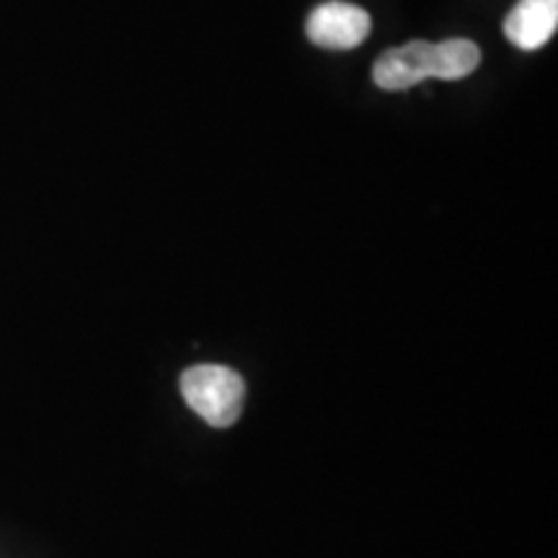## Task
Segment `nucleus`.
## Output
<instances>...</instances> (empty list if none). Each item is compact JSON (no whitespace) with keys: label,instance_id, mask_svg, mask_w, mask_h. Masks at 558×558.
<instances>
[{"label":"nucleus","instance_id":"1","mask_svg":"<svg viewBox=\"0 0 558 558\" xmlns=\"http://www.w3.org/2000/svg\"><path fill=\"white\" fill-rule=\"evenodd\" d=\"M481 62V50L471 39L432 41L414 39L403 47L383 52L375 60L373 81L383 90H407L427 78L460 81L469 78Z\"/></svg>","mask_w":558,"mask_h":558},{"label":"nucleus","instance_id":"2","mask_svg":"<svg viewBox=\"0 0 558 558\" xmlns=\"http://www.w3.org/2000/svg\"><path fill=\"white\" fill-rule=\"evenodd\" d=\"M181 396L213 427H230L241 418L246 383L235 369L197 365L181 375Z\"/></svg>","mask_w":558,"mask_h":558},{"label":"nucleus","instance_id":"3","mask_svg":"<svg viewBox=\"0 0 558 558\" xmlns=\"http://www.w3.org/2000/svg\"><path fill=\"white\" fill-rule=\"evenodd\" d=\"M369 29H373L369 13L344 0L320 3L305 21L308 39L324 50H354L369 37Z\"/></svg>","mask_w":558,"mask_h":558},{"label":"nucleus","instance_id":"4","mask_svg":"<svg viewBox=\"0 0 558 558\" xmlns=\"http://www.w3.org/2000/svg\"><path fill=\"white\" fill-rule=\"evenodd\" d=\"M556 29L558 0H518V5L505 16V37L525 52L548 45Z\"/></svg>","mask_w":558,"mask_h":558}]
</instances>
